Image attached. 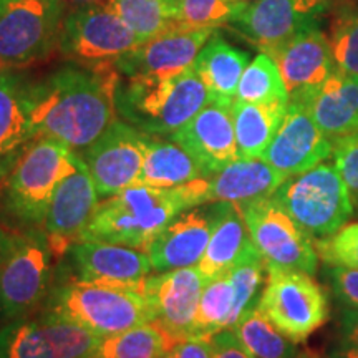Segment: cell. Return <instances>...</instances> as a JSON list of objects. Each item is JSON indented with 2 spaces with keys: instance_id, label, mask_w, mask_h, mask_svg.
<instances>
[{
  "instance_id": "obj_13",
  "label": "cell",
  "mask_w": 358,
  "mask_h": 358,
  "mask_svg": "<svg viewBox=\"0 0 358 358\" xmlns=\"http://www.w3.org/2000/svg\"><path fill=\"white\" fill-rule=\"evenodd\" d=\"M332 0H254L245 2L229 29L262 53H271L308 27L319 25Z\"/></svg>"
},
{
  "instance_id": "obj_48",
  "label": "cell",
  "mask_w": 358,
  "mask_h": 358,
  "mask_svg": "<svg viewBox=\"0 0 358 358\" xmlns=\"http://www.w3.org/2000/svg\"><path fill=\"white\" fill-rule=\"evenodd\" d=\"M239 2H254V0H239Z\"/></svg>"
},
{
  "instance_id": "obj_44",
  "label": "cell",
  "mask_w": 358,
  "mask_h": 358,
  "mask_svg": "<svg viewBox=\"0 0 358 358\" xmlns=\"http://www.w3.org/2000/svg\"><path fill=\"white\" fill-rule=\"evenodd\" d=\"M335 358H358V347H353L350 345L345 350L338 352V355Z\"/></svg>"
},
{
  "instance_id": "obj_10",
  "label": "cell",
  "mask_w": 358,
  "mask_h": 358,
  "mask_svg": "<svg viewBox=\"0 0 358 358\" xmlns=\"http://www.w3.org/2000/svg\"><path fill=\"white\" fill-rule=\"evenodd\" d=\"M140 43L133 30L98 0L75 8L65 17L58 50L80 65H115L118 58Z\"/></svg>"
},
{
  "instance_id": "obj_1",
  "label": "cell",
  "mask_w": 358,
  "mask_h": 358,
  "mask_svg": "<svg viewBox=\"0 0 358 358\" xmlns=\"http://www.w3.org/2000/svg\"><path fill=\"white\" fill-rule=\"evenodd\" d=\"M120 71L115 65L62 66L32 82L35 134L83 151L116 120Z\"/></svg>"
},
{
  "instance_id": "obj_11",
  "label": "cell",
  "mask_w": 358,
  "mask_h": 358,
  "mask_svg": "<svg viewBox=\"0 0 358 358\" xmlns=\"http://www.w3.org/2000/svg\"><path fill=\"white\" fill-rule=\"evenodd\" d=\"M100 338L48 308L0 327V358H92Z\"/></svg>"
},
{
  "instance_id": "obj_29",
  "label": "cell",
  "mask_w": 358,
  "mask_h": 358,
  "mask_svg": "<svg viewBox=\"0 0 358 358\" xmlns=\"http://www.w3.org/2000/svg\"><path fill=\"white\" fill-rule=\"evenodd\" d=\"M209 178L204 168L178 143L150 136L145 163L134 185L151 187H174L192 179Z\"/></svg>"
},
{
  "instance_id": "obj_38",
  "label": "cell",
  "mask_w": 358,
  "mask_h": 358,
  "mask_svg": "<svg viewBox=\"0 0 358 358\" xmlns=\"http://www.w3.org/2000/svg\"><path fill=\"white\" fill-rule=\"evenodd\" d=\"M334 158L352 203H358V131L334 143Z\"/></svg>"
},
{
  "instance_id": "obj_23",
  "label": "cell",
  "mask_w": 358,
  "mask_h": 358,
  "mask_svg": "<svg viewBox=\"0 0 358 358\" xmlns=\"http://www.w3.org/2000/svg\"><path fill=\"white\" fill-rule=\"evenodd\" d=\"M216 221V204L211 209H189L179 214L156 239L146 254L156 272L196 267L203 259Z\"/></svg>"
},
{
  "instance_id": "obj_45",
  "label": "cell",
  "mask_w": 358,
  "mask_h": 358,
  "mask_svg": "<svg viewBox=\"0 0 358 358\" xmlns=\"http://www.w3.org/2000/svg\"><path fill=\"white\" fill-rule=\"evenodd\" d=\"M299 358H319L317 355H313V353H301Z\"/></svg>"
},
{
  "instance_id": "obj_16",
  "label": "cell",
  "mask_w": 358,
  "mask_h": 358,
  "mask_svg": "<svg viewBox=\"0 0 358 358\" xmlns=\"http://www.w3.org/2000/svg\"><path fill=\"white\" fill-rule=\"evenodd\" d=\"M330 155H334V143L313 122L306 103L289 101L284 122L262 159L290 178L315 168Z\"/></svg>"
},
{
  "instance_id": "obj_20",
  "label": "cell",
  "mask_w": 358,
  "mask_h": 358,
  "mask_svg": "<svg viewBox=\"0 0 358 358\" xmlns=\"http://www.w3.org/2000/svg\"><path fill=\"white\" fill-rule=\"evenodd\" d=\"M204 284L206 279L198 267L148 275L145 297L153 312V320L176 340L192 337Z\"/></svg>"
},
{
  "instance_id": "obj_12",
  "label": "cell",
  "mask_w": 358,
  "mask_h": 358,
  "mask_svg": "<svg viewBox=\"0 0 358 358\" xmlns=\"http://www.w3.org/2000/svg\"><path fill=\"white\" fill-rule=\"evenodd\" d=\"M254 245L267 267L315 274L319 254L312 237L272 198L239 206Z\"/></svg>"
},
{
  "instance_id": "obj_8",
  "label": "cell",
  "mask_w": 358,
  "mask_h": 358,
  "mask_svg": "<svg viewBox=\"0 0 358 358\" xmlns=\"http://www.w3.org/2000/svg\"><path fill=\"white\" fill-rule=\"evenodd\" d=\"M64 0H6L0 12V71L43 60L58 47Z\"/></svg>"
},
{
  "instance_id": "obj_33",
  "label": "cell",
  "mask_w": 358,
  "mask_h": 358,
  "mask_svg": "<svg viewBox=\"0 0 358 358\" xmlns=\"http://www.w3.org/2000/svg\"><path fill=\"white\" fill-rule=\"evenodd\" d=\"M234 287L229 272L206 280L196 313L192 337H213L221 330L234 327Z\"/></svg>"
},
{
  "instance_id": "obj_40",
  "label": "cell",
  "mask_w": 358,
  "mask_h": 358,
  "mask_svg": "<svg viewBox=\"0 0 358 358\" xmlns=\"http://www.w3.org/2000/svg\"><path fill=\"white\" fill-rule=\"evenodd\" d=\"M214 348L211 337H187L179 340L163 358H213Z\"/></svg>"
},
{
  "instance_id": "obj_6",
  "label": "cell",
  "mask_w": 358,
  "mask_h": 358,
  "mask_svg": "<svg viewBox=\"0 0 358 358\" xmlns=\"http://www.w3.org/2000/svg\"><path fill=\"white\" fill-rule=\"evenodd\" d=\"M272 198L312 241L335 234L353 216L350 192L337 168L330 164L320 163L287 178Z\"/></svg>"
},
{
  "instance_id": "obj_42",
  "label": "cell",
  "mask_w": 358,
  "mask_h": 358,
  "mask_svg": "<svg viewBox=\"0 0 358 358\" xmlns=\"http://www.w3.org/2000/svg\"><path fill=\"white\" fill-rule=\"evenodd\" d=\"M343 335L348 345L358 347V308H350L342 319Z\"/></svg>"
},
{
  "instance_id": "obj_37",
  "label": "cell",
  "mask_w": 358,
  "mask_h": 358,
  "mask_svg": "<svg viewBox=\"0 0 358 358\" xmlns=\"http://www.w3.org/2000/svg\"><path fill=\"white\" fill-rule=\"evenodd\" d=\"M313 245L327 264L358 268V222L343 226L325 239L313 241Z\"/></svg>"
},
{
  "instance_id": "obj_5",
  "label": "cell",
  "mask_w": 358,
  "mask_h": 358,
  "mask_svg": "<svg viewBox=\"0 0 358 358\" xmlns=\"http://www.w3.org/2000/svg\"><path fill=\"white\" fill-rule=\"evenodd\" d=\"M48 308L101 338L153 322L145 285L123 287L71 277L52 290Z\"/></svg>"
},
{
  "instance_id": "obj_27",
  "label": "cell",
  "mask_w": 358,
  "mask_h": 358,
  "mask_svg": "<svg viewBox=\"0 0 358 358\" xmlns=\"http://www.w3.org/2000/svg\"><path fill=\"white\" fill-rule=\"evenodd\" d=\"M249 65V53L231 45L217 32L201 48L194 70L213 100L234 101L241 77Z\"/></svg>"
},
{
  "instance_id": "obj_26",
  "label": "cell",
  "mask_w": 358,
  "mask_h": 358,
  "mask_svg": "<svg viewBox=\"0 0 358 358\" xmlns=\"http://www.w3.org/2000/svg\"><path fill=\"white\" fill-rule=\"evenodd\" d=\"M256 250L239 206L216 203V221L203 259L196 267L206 280L229 272Z\"/></svg>"
},
{
  "instance_id": "obj_21",
  "label": "cell",
  "mask_w": 358,
  "mask_h": 358,
  "mask_svg": "<svg viewBox=\"0 0 358 358\" xmlns=\"http://www.w3.org/2000/svg\"><path fill=\"white\" fill-rule=\"evenodd\" d=\"M232 103L209 100L191 122L173 134L171 140L182 146L204 168L208 176L221 171L239 158L236 143Z\"/></svg>"
},
{
  "instance_id": "obj_46",
  "label": "cell",
  "mask_w": 358,
  "mask_h": 358,
  "mask_svg": "<svg viewBox=\"0 0 358 358\" xmlns=\"http://www.w3.org/2000/svg\"><path fill=\"white\" fill-rule=\"evenodd\" d=\"M75 2H85V3H90V2H98V0H75Z\"/></svg>"
},
{
  "instance_id": "obj_25",
  "label": "cell",
  "mask_w": 358,
  "mask_h": 358,
  "mask_svg": "<svg viewBox=\"0 0 358 358\" xmlns=\"http://www.w3.org/2000/svg\"><path fill=\"white\" fill-rule=\"evenodd\" d=\"M306 105L330 141L350 136L358 131V77L335 69Z\"/></svg>"
},
{
  "instance_id": "obj_18",
  "label": "cell",
  "mask_w": 358,
  "mask_h": 358,
  "mask_svg": "<svg viewBox=\"0 0 358 358\" xmlns=\"http://www.w3.org/2000/svg\"><path fill=\"white\" fill-rule=\"evenodd\" d=\"M100 196L83 159L78 171L58 185L48 206L42 229L57 259L66 256L71 245L82 239L90 219L95 213Z\"/></svg>"
},
{
  "instance_id": "obj_17",
  "label": "cell",
  "mask_w": 358,
  "mask_h": 358,
  "mask_svg": "<svg viewBox=\"0 0 358 358\" xmlns=\"http://www.w3.org/2000/svg\"><path fill=\"white\" fill-rule=\"evenodd\" d=\"M267 55L280 71L289 101L307 103L335 70L329 37L319 25L302 30Z\"/></svg>"
},
{
  "instance_id": "obj_35",
  "label": "cell",
  "mask_w": 358,
  "mask_h": 358,
  "mask_svg": "<svg viewBox=\"0 0 358 358\" xmlns=\"http://www.w3.org/2000/svg\"><path fill=\"white\" fill-rule=\"evenodd\" d=\"M244 3L239 0H176V25L217 30L229 25Z\"/></svg>"
},
{
  "instance_id": "obj_36",
  "label": "cell",
  "mask_w": 358,
  "mask_h": 358,
  "mask_svg": "<svg viewBox=\"0 0 358 358\" xmlns=\"http://www.w3.org/2000/svg\"><path fill=\"white\" fill-rule=\"evenodd\" d=\"M329 42L335 69L358 77V3L335 15Z\"/></svg>"
},
{
  "instance_id": "obj_28",
  "label": "cell",
  "mask_w": 358,
  "mask_h": 358,
  "mask_svg": "<svg viewBox=\"0 0 358 358\" xmlns=\"http://www.w3.org/2000/svg\"><path fill=\"white\" fill-rule=\"evenodd\" d=\"M287 106L289 101L248 103L234 100L232 120L239 158H262L284 122Z\"/></svg>"
},
{
  "instance_id": "obj_9",
  "label": "cell",
  "mask_w": 358,
  "mask_h": 358,
  "mask_svg": "<svg viewBox=\"0 0 358 358\" xmlns=\"http://www.w3.org/2000/svg\"><path fill=\"white\" fill-rule=\"evenodd\" d=\"M257 307L294 342H303L329 319L325 290L306 272L267 267Z\"/></svg>"
},
{
  "instance_id": "obj_15",
  "label": "cell",
  "mask_w": 358,
  "mask_h": 358,
  "mask_svg": "<svg viewBox=\"0 0 358 358\" xmlns=\"http://www.w3.org/2000/svg\"><path fill=\"white\" fill-rule=\"evenodd\" d=\"M217 30L171 27L146 40L116 60V70L124 78L166 77L194 65L201 48Z\"/></svg>"
},
{
  "instance_id": "obj_2",
  "label": "cell",
  "mask_w": 358,
  "mask_h": 358,
  "mask_svg": "<svg viewBox=\"0 0 358 358\" xmlns=\"http://www.w3.org/2000/svg\"><path fill=\"white\" fill-rule=\"evenodd\" d=\"M209 178L174 187L133 185L101 199L80 241H103L145 250L179 214L208 201Z\"/></svg>"
},
{
  "instance_id": "obj_24",
  "label": "cell",
  "mask_w": 358,
  "mask_h": 358,
  "mask_svg": "<svg viewBox=\"0 0 358 358\" xmlns=\"http://www.w3.org/2000/svg\"><path fill=\"white\" fill-rule=\"evenodd\" d=\"M287 176L262 158H237L209 176V203L244 206L274 196Z\"/></svg>"
},
{
  "instance_id": "obj_34",
  "label": "cell",
  "mask_w": 358,
  "mask_h": 358,
  "mask_svg": "<svg viewBox=\"0 0 358 358\" xmlns=\"http://www.w3.org/2000/svg\"><path fill=\"white\" fill-rule=\"evenodd\" d=\"M236 100L248 103L289 101L287 90L274 58L261 52L250 62L241 77Z\"/></svg>"
},
{
  "instance_id": "obj_19",
  "label": "cell",
  "mask_w": 358,
  "mask_h": 358,
  "mask_svg": "<svg viewBox=\"0 0 358 358\" xmlns=\"http://www.w3.org/2000/svg\"><path fill=\"white\" fill-rule=\"evenodd\" d=\"M66 257L73 279L96 284L143 287L155 271L145 250L103 241H78Z\"/></svg>"
},
{
  "instance_id": "obj_22",
  "label": "cell",
  "mask_w": 358,
  "mask_h": 358,
  "mask_svg": "<svg viewBox=\"0 0 358 358\" xmlns=\"http://www.w3.org/2000/svg\"><path fill=\"white\" fill-rule=\"evenodd\" d=\"M35 134L32 82L15 70L0 71V189Z\"/></svg>"
},
{
  "instance_id": "obj_47",
  "label": "cell",
  "mask_w": 358,
  "mask_h": 358,
  "mask_svg": "<svg viewBox=\"0 0 358 358\" xmlns=\"http://www.w3.org/2000/svg\"><path fill=\"white\" fill-rule=\"evenodd\" d=\"M3 6H6V0H0V12H2Z\"/></svg>"
},
{
  "instance_id": "obj_41",
  "label": "cell",
  "mask_w": 358,
  "mask_h": 358,
  "mask_svg": "<svg viewBox=\"0 0 358 358\" xmlns=\"http://www.w3.org/2000/svg\"><path fill=\"white\" fill-rule=\"evenodd\" d=\"M211 340L214 348L213 358H254L241 345V342L231 329L214 334Z\"/></svg>"
},
{
  "instance_id": "obj_30",
  "label": "cell",
  "mask_w": 358,
  "mask_h": 358,
  "mask_svg": "<svg viewBox=\"0 0 358 358\" xmlns=\"http://www.w3.org/2000/svg\"><path fill=\"white\" fill-rule=\"evenodd\" d=\"M176 342L179 340L153 320L100 338L92 358H163Z\"/></svg>"
},
{
  "instance_id": "obj_14",
  "label": "cell",
  "mask_w": 358,
  "mask_h": 358,
  "mask_svg": "<svg viewBox=\"0 0 358 358\" xmlns=\"http://www.w3.org/2000/svg\"><path fill=\"white\" fill-rule=\"evenodd\" d=\"M150 134L124 120H115L108 129L80 151L100 199L111 198L133 186L145 163Z\"/></svg>"
},
{
  "instance_id": "obj_3",
  "label": "cell",
  "mask_w": 358,
  "mask_h": 358,
  "mask_svg": "<svg viewBox=\"0 0 358 358\" xmlns=\"http://www.w3.org/2000/svg\"><path fill=\"white\" fill-rule=\"evenodd\" d=\"M211 100L194 66L166 77L120 80L116 111L150 136L171 138Z\"/></svg>"
},
{
  "instance_id": "obj_4",
  "label": "cell",
  "mask_w": 358,
  "mask_h": 358,
  "mask_svg": "<svg viewBox=\"0 0 358 358\" xmlns=\"http://www.w3.org/2000/svg\"><path fill=\"white\" fill-rule=\"evenodd\" d=\"M77 151L48 136H38L25 148L3 185V206L22 226L42 227L55 189L78 171Z\"/></svg>"
},
{
  "instance_id": "obj_7",
  "label": "cell",
  "mask_w": 358,
  "mask_h": 358,
  "mask_svg": "<svg viewBox=\"0 0 358 358\" xmlns=\"http://www.w3.org/2000/svg\"><path fill=\"white\" fill-rule=\"evenodd\" d=\"M55 261L42 227L15 232L0 264V319L6 324L34 315L47 301Z\"/></svg>"
},
{
  "instance_id": "obj_43",
  "label": "cell",
  "mask_w": 358,
  "mask_h": 358,
  "mask_svg": "<svg viewBox=\"0 0 358 358\" xmlns=\"http://www.w3.org/2000/svg\"><path fill=\"white\" fill-rule=\"evenodd\" d=\"M13 236H15V232L6 231V227H3L2 224H0V264H2L3 257L7 256L8 249H10Z\"/></svg>"
},
{
  "instance_id": "obj_31",
  "label": "cell",
  "mask_w": 358,
  "mask_h": 358,
  "mask_svg": "<svg viewBox=\"0 0 358 358\" xmlns=\"http://www.w3.org/2000/svg\"><path fill=\"white\" fill-rule=\"evenodd\" d=\"M231 330L254 358H299L301 355L297 342L285 337L257 306L249 308Z\"/></svg>"
},
{
  "instance_id": "obj_39",
  "label": "cell",
  "mask_w": 358,
  "mask_h": 358,
  "mask_svg": "<svg viewBox=\"0 0 358 358\" xmlns=\"http://www.w3.org/2000/svg\"><path fill=\"white\" fill-rule=\"evenodd\" d=\"M334 292L348 308H358V268L334 266Z\"/></svg>"
},
{
  "instance_id": "obj_32",
  "label": "cell",
  "mask_w": 358,
  "mask_h": 358,
  "mask_svg": "<svg viewBox=\"0 0 358 358\" xmlns=\"http://www.w3.org/2000/svg\"><path fill=\"white\" fill-rule=\"evenodd\" d=\"M133 30L140 42L176 27V0H100Z\"/></svg>"
}]
</instances>
